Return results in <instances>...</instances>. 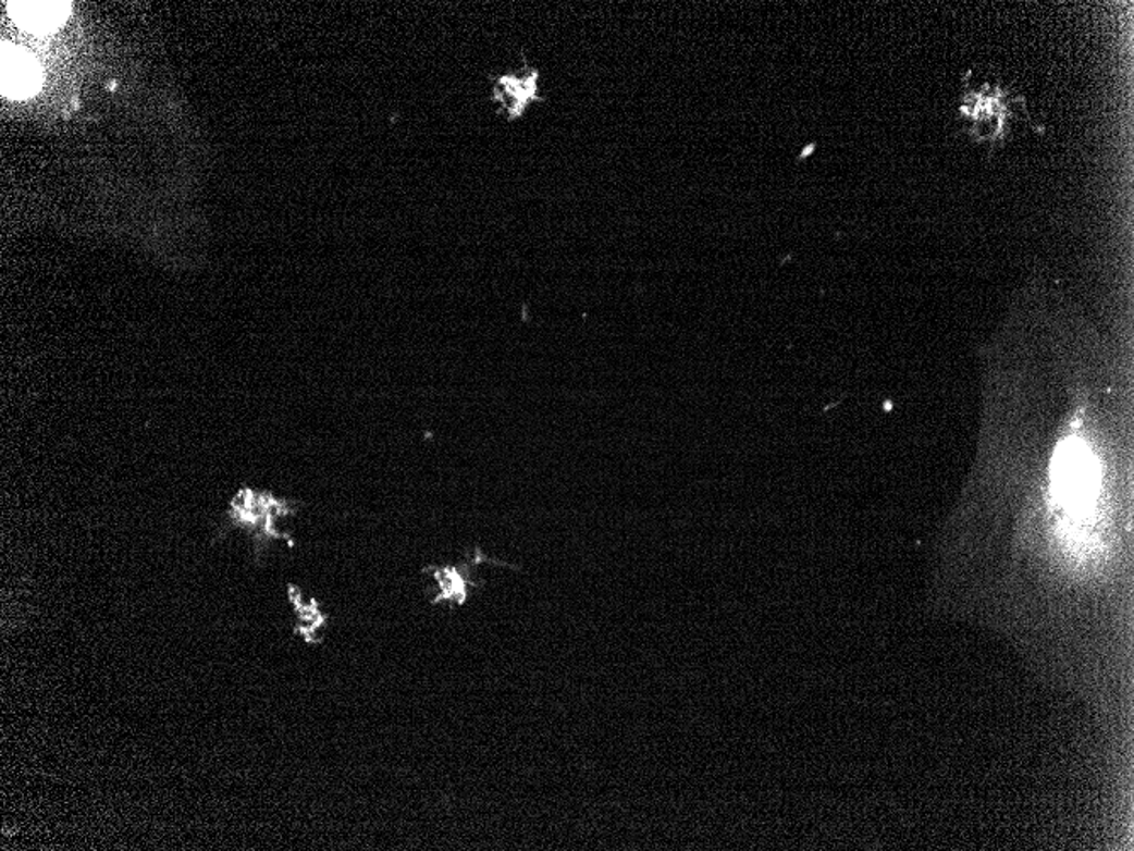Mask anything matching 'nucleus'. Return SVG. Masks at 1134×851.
I'll use <instances>...</instances> for the list:
<instances>
[{
    "label": "nucleus",
    "instance_id": "1",
    "mask_svg": "<svg viewBox=\"0 0 1134 851\" xmlns=\"http://www.w3.org/2000/svg\"><path fill=\"white\" fill-rule=\"evenodd\" d=\"M296 507L293 499L244 488L232 499L218 535H224L232 529L245 530L254 539L255 557L260 562L272 542L289 539V532L282 529V522L296 515Z\"/></svg>",
    "mask_w": 1134,
    "mask_h": 851
},
{
    "label": "nucleus",
    "instance_id": "2",
    "mask_svg": "<svg viewBox=\"0 0 1134 851\" xmlns=\"http://www.w3.org/2000/svg\"><path fill=\"white\" fill-rule=\"evenodd\" d=\"M39 66L32 57L4 44L2 48V92L11 97L33 96L39 89Z\"/></svg>",
    "mask_w": 1134,
    "mask_h": 851
},
{
    "label": "nucleus",
    "instance_id": "3",
    "mask_svg": "<svg viewBox=\"0 0 1134 851\" xmlns=\"http://www.w3.org/2000/svg\"><path fill=\"white\" fill-rule=\"evenodd\" d=\"M69 2H11L9 14L27 32L47 33L69 16Z\"/></svg>",
    "mask_w": 1134,
    "mask_h": 851
},
{
    "label": "nucleus",
    "instance_id": "4",
    "mask_svg": "<svg viewBox=\"0 0 1134 851\" xmlns=\"http://www.w3.org/2000/svg\"><path fill=\"white\" fill-rule=\"evenodd\" d=\"M424 571L432 574L433 581H435L436 595L433 596V604H466L471 589L478 587L469 565L430 566Z\"/></svg>",
    "mask_w": 1134,
    "mask_h": 851
},
{
    "label": "nucleus",
    "instance_id": "5",
    "mask_svg": "<svg viewBox=\"0 0 1134 851\" xmlns=\"http://www.w3.org/2000/svg\"><path fill=\"white\" fill-rule=\"evenodd\" d=\"M289 600L293 604L294 614H296V629L297 634L308 641V643H320L321 631L326 626V616L318 605L317 600L311 596L305 595L301 589L297 587H289Z\"/></svg>",
    "mask_w": 1134,
    "mask_h": 851
}]
</instances>
